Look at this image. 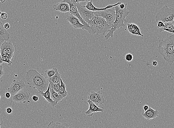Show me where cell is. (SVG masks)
Listing matches in <instances>:
<instances>
[{
  "label": "cell",
  "mask_w": 174,
  "mask_h": 128,
  "mask_svg": "<svg viewBox=\"0 0 174 128\" xmlns=\"http://www.w3.org/2000/svg\"><path fill=\"white\" fill-rule=\"evenodd\" d=\"M5 96L6 98L9 99L11 96V93L8 91L6 92Z\"/></svg>",
  "instance_id": "cell-34"
},
{
  "label": "cell",
  "mask_w": 174,
  "mask_h": 128,
  "mask_svg": "<svg viewBox=\"0 0 174 128\" xmlns=\"http://www.w3.org/2000/svg\"><path fill=\"white\" fill-rule=\"evenodd\" d=\"M58 71V69L56 68H53L50 70H46L45 71V75L48 79H50Z\"/></svg>",
  "instance_id": "cell-26"
},
{
  "label": "cell",
  "mask_w": 174,
  "mask_h": 128,
  "mask_svg": "<svg viewBox=\"0 0 174 128\" xmlns=\"http://www.w3.org/2000/svg\"><path fill=\"white\" fill-rule=\"evenodd\" d=\"M61 75L58 71L53 76L48 80L49 81H50L53 84H56L61 82Z\"/></svg>",
  "instance_id": "cell-27"
},
{
  "label": "cell",
  "mask_w": 174,
  "mask_h": 128,
  "mask_svg": "<svg viewBox=\"0 0 174 128\" xmlns=\"http://www.w3.org/2000/svg\"><path fill=\"white\" fill-rule=\"evenodd\" d=\"M50 89V85H49L47 90L45 92H40L39 93L41 95L42 97H44L46 99L50 106L55 107L57 104V103L54 101H53L52 98L51 97Z\"/></svg>",
  "instance_id": "cell-17"
},
{
  "label": "cell",
  "mask_w": 174,
  "mask_h": 128,
  "mask_svg": "<svg viewBox=\"0 0 174 128\" xmlns=\"http://www.w3.org/2000/svg\"><path fill=\"white\" fill-rule=\"evenodd\" d=\"M26 79L29 88L37 89L39 92H45L49 86L48 79L34 69H31L27 72Z\"/></svg>",
  "instance_id": "cell-1"
},
{
  "label": "cell",
  "mask_w": 174,
  "mask_h": 128,
  "mask_svg": "<svg viewBox=\"0 0 174 128\" xmlns=\"http://www.w3.org/2000/svg\"><path fill=\"white\" fill-rule=\"evenodd\" d=\"M115 8L116 11L115 21L105 36L106 40H108L110 37H113L115 31L125 25L124 22L130 13V12L127 10V4L124 9L120 8L119 5L116 6Z\"/></svg>",
  "instance_id": "cell-3"
},
{
  "label": "cell",
  "mask_w": 174,
  "mask_h": 128,
  "mask_svg": "<svg viewBox=\"0 0 174 128\" xmlns=\"http://www.w3.org/2000/svg\"><path fill=\"white\" fill-rule=\"evenodd\" d=\"M61 82L58 83V84H53L50 81H49V85H50V88L52 89L54 91L58 93L60 87Z\"/></svg>",
  "instance_id": "cell-28"
},
{
  "label": "cell",
  "mask_w": 174,
  "mask_h": 128,
  "mask_svg": "<svg viewBox=\"0 0 174 128\" xmlns=\"http://www.w3.org/2000/svg\"><path fill=\"white\" fill-rule=\"evenodd\" d=\"M9 40L4 41L1 44L0 47V53L1 56L7 55V48L8 46Z\"/></svg>",
  "instance_id": "cell-25"
},
{
  "label": "cell",
  "mask_w": 174,
  "mask_h": 128,
  "mask_svg": "<svg viewBox=\"0 0 174 128\" xmlns=\"http://www.w3.org/2000/svg\"><path fill=\"white\" fill-rule=\"evenodd\" d=\"M50 96L53 101L58 104V102L61 101L64 99V97L59 93L54 91L52 89L50 88Z\"/></svg>",
  "instance_id": "cell-21"
},
{
  "label": "cell",
  "mask_w": 174,
  "mask_h": 128,
  "mask_svg": "<svg viewBox=\"0 0 174 128\" xmlns=\"http://www.w3.org/2000/svg\"><path fill=\"white\" fill-rule=\"evenodd\" d=\"M0 16H1V19L3 20L7 19V17H8L7 13L5 12L1 13Z\"/></svg>",
  "instance_id": "cell-32"
},
{
  "label": "cell",
  "mask_w": 174,
  "mask_h": 128,
  "mask_svg": "<svg viewBox=\"0 0 174 128\" xmlns=\"http://www.w3.org/2000/svg\"><path fill=\"white\" fill-rule=\"evenodd\" d=\"M158 50L163 59L171 66L174 63V35L160 40Z\"/></svg>",
  "instance_id": "cell-2"
},
{
  "label": "cell",
  "mask_w": 174,
  "mask_h": 128,
  "mask_svg": "<svg viewBox=\"0 0 174 128\" xmlns=\"http://www.w3.org/2000/svg\"><path fill=\"white\" fill-rule=\"evenodd\" d=\"M1 58H2V56H1V53H0V65H1V64H2L4 63L2 60H1Z\"/></svg>",
  "instance_id": "cell-43"
},
{
  "label": "cell",
  "mask_w": 174,
  "mask_h": 128,
  "mask_svg": "<svg viewBox=\"0 0 174 128\" xmlns=\"http://www.w3.org/2000/svg\"><path fill=\"white\" fill-rule=\"evenodd\" d=\"M15 50V48L13 44L11 41H9L7 48V55L10 57L11 60L14 57Z\"/></svg>",
  "instance_id": "cell-23"
},
{
  "label": "cell",
  "mask_w": 174,
  "mask_h": 128,
  "mask_svg": "<svg viewBox=\"0 0 174 128\" xmlns=\"http://www.w3.org/2000/svg\"><path fill=\"white\" fill-rule=\"evenodd\" d=\"M94 15L103 18L111 28L115 20L116 11L115 7L103 11L94 12Z\"/></svg>",
  "instance_id": "cell-6"
},
{
  "label": "cell",
  "mask_w": 174,
  "mask_h": 128,
  "mask_svg": "<svg viewBox=\"0 0 174 128\" xmlns=\"http://www.w3.org/2000/svg\"><path fill=\"white\" fill-rule=\"evenodd\" d=\"M26 85L24 81L20 80H15L7 89V91L11 93V95L13 96L19 92L25 89Z\"/></svg>",
  "instance_id": "cell-9"
},
{
  "label": "cell",
  "mask_w": 174,
  "mask_h": 128,
  "mask_svg": "<svg viewBox=\"0 0 174 128\" xmlns=\"http://www.w3.org/2000/svg\"><path fill=\"white\" fill-rule=\"evenodd\" d=\"M53 8L54 10L62 13L69 12L70 7L68 3L62 1L56 4H53Z\"/></svg>",
  "instance_id": "cell-15"
},
{
  "label": "cell",
  "mask_w": 174,
  "mask_h": 128,
  "mask_svg": "<svg viewBox=\"0 0 174 128\" xmlns=\"http://www.w3.org/2000/svg\"><path fill=\"white\" fill-rule=\"evenodd\" d=\"M93 0H91V1H87L86 4V5L85 7L86 8L88 9L91 10L93 12H96V11H103V10H105L107 9H110L113 7H116V6L119 5L120 4H121V2H118L116 4H112V5H108L106 6V7H103V8H97V7H94V4H93Z\"/></svg>",
  "instance_id": "cell-14"
},
{
  "label": "cell",
  "mask_w": 174,
  "mask_h": 128,
  "mask_svg": "<svg viewBox=\"0 0 174 128\" xmlns=\"http://www.w3.org/2000/svg\"><path fill=\"white\" fill-rule=\"evenodd\" d=\"M88 100L94 102L97 106L99 105H103L105 101L101 92L92 91L89 93L88 96Z\"/></svg>",
  "instance_id": "cell-10"
},
{
  "label": "cell",
  "mask_w": 174,
  "mask_h": 128,
  "mask_svg": "<svg viewBox=\"0 0 174 128\" xmlns=\"http://www.w3.org/2000/svg\"><path fill=\"white\" fill-rule=\"evenodd\" d=\"M7 1V0H0V1H1V4H4Z\"/></svg>",
  "instance_id": "cell-44"
},
{
  "label": "cell",
  "mask_w": 174,
  "mask_h": 128,
  "mask_svg": "<svg viewBox=\"0 0 174 128\" xmlns=\"http://www.w3.org/2000/svg\"><path fill=\"white\" fill-rule=\"evenodd\" d=\"M63 1L68 3L70 7L69 12L70 14L77 17L80 20L81 23L84 25V27L82 29L88 31L90 28V25L85 22L80 16L78 11L77 7H76V3L75 1V0H63Z\"/></svg>",
  "instance_id": "cell-7"
},
{
  "label": "cell",
  "mask_w": 174,
  "mask_h": 128,
  "mask_svg": "<svg viewBox=\"0 0 174 128\" xmlns=\"http://www.w3.org/2000/svg\"><path fill=\"white\" fill-rule=\"evenodd\" d=\"M157 64H158V63H157L156 61H153L152 64L153 66H154V67L156 66L157 65Z\"/></svg>",
  "instance_id": "cell-42"
},
{
  "label": "cell",
  "mask_w": 174,
  "mask_h": 128,
  "mask_svg": "<svg viewBox=\"0 0 174 128\" xmlns=\"http://www.w3.org/2000/svg\"><path fill=\"white\" fill-rule=\"evenodd\" d=\"M69 125L67 123H61L58 122H55L54 121L50 122L48 125V128H65L69 127Z\"/></svg>",
  "instance_id": "cell-22"
},
{
  "label": "cell",
  "mask_w": 174,
  "mask_h": 128,
  "mask_svg": "<svg viewBox=\"0 0 174 128\" xmlns=\"http://www.w3.org/2000/svg\"><path fill=\"white\" fill-rule=\"evenodd\" d=\"M87 102L89 105V108L85 112V114L88 116H92L94 113L104 111V108L99 107L91 100H88Z\"/></svg>",
  "instance_id": "cell-12"
},
{
  "label": "cell",
  "mask_w": 174,
  "mask_h": 128,
  "mask_svg": "<svg viewBox=\"0 0 174 128\" xmlns=\"http://www.w3.org/2000/svg\"><path fill=\"white\" fill-rule=\"evenodd\" d=\"M58 93L64 97H66L67 95V90H66V84L63 82L61 78V84H60V87Z\"/></svg>",
  "instance_id": "cell-24"
},
{
  "label": "cell",
  "mask_w": 174,
  "mask_h": 128,
  "mask_svg": "<svg viewBox=\"0 0 174 128\" xmlns=\"http://www.w3.org/2000/svg\"><path fill=\"white\" fill-rule=\"evenodd\" d=\"M149 107L148 105H145L143 106V109L144 111H147L148 109H149Z\"/></svg>",
  "instance_id": "cell-41"
},
{
  "label": "cell",
  "mask_w": 174,
  "mask_h": 128,
  "mask_svg": "<svg viewBox=\"0 0 174 128\" xmlns=\"http://www.w3.org/2000/svg\"><path fill=\"white\" fill-rule=\"evenodd\" d=\"M10 37V34L4 28L2 22L0 21V40L2 41L9 40Z\"/></svg>",
  "instance_id": "cell-18"
},
{
  "label": "cell",
  "mask_w": 174,
  "mask_h": 128,
  "mask_svg": "<svg viewBox=\"0 0 174 128\" xmlns=\"http://www.w3.org/2000/svg\"><path fill=\"white\" fill-rule=\"evenodd\" d=\"M31 95V93L23 90L13 95L12 99L14 102L17 103H25L29 100Z\"/></svg>",
  "instance_id": "cell-11"
},
{
  "label": "cell",
  "mask_w": 174,
  "mask_h": 128,
  "mask_svg": "<svg viewBox=\"0 0 174 128\" xmlns=\"http://www.w3.org/2000/svg\"><path fill=\"white\" fill-rule=\"evenodd\" d=\"M156 22H172L174 19V9L164 6L158 10L155 16Z\"/></svg>",
  "instance_id": "cell-5"
},
{
  "label": "cell",
  "mask_w": 174,
  "mask_h": 128,
  "mask_svg": "<svg viewBox=\"0 0 174 128\" xmlns=\"http://www.w3.org/2000/svg\"><path fill=\"white\" fill-rule=\"evenodd\" d=\"M1 96H0V100H1Z\"/></svg>",
  "instance_id": "cell-47"
},
{
  "label": "cell",
  "mask_w": 174,
  "mask_h": 128,
  "mask_svg": "<svg viewBox=\"0 0 174 128\" xmlns=\"http://www.w3.org/2000/svg\"><path fill=\"white\" fill-rule=\"evenodd\" d=\"M172 23H173V25H174V19L173 20V22H172Z\"/></svg>",
  "instance_id": "cell-46"
},
{
  "label": "cell",
  "mask_w": 174,
  "mask_h": 128,
  "mask_svg": "<svg viewBox=\"0 0 174 128\" xmlns=\"http://www.w3.org/2000/svg\"><path fill=\"white\" fill-rule=\"evenodd\" d=\"M4 71L2 66L0 65V78L4 75Z\"/></svg>",
  "instance_id": "cell-33"
},
{
  "label": "cell",
  "mask_w": 174,
  "mask_h": 128,
  "mask_svg": "<svg viewBox=\"0 0 174 128\" xmlns=\"http://www.w3.org/2000/svg\"><path fill=\"white\" fill-rule=\"evenodd\" d=\"M67 22L69 23L73 28L76 29H83V27H84V25L81 23L80 20L77 17L70 13L67 15Z\"/></svg>",
  "instance_id": "cell-13"
},
{
  "label": "cell",
  "mask_w": 174,
  "mask_h": 128,
  "mask_svg": "<svg viewBox=\"0 0 174 128\" xmlns=\"http://www.w3.org/2000/svg\"><path fill=\"white\" fill-rule=\"evenodd\" d=\"M3 123H4V121H3L2 117H1V114H0V128L1 127V126H2Z\"/></svg>",
  "instance_id": "cell-40"
},
{
  "label": "cell",
  "mask_w": 174,
  "mask_h": 128,
  "mask_svg": "<svg viewBox=\"0 0 174 128\" xmlns=\"http://www.w3.org/2000/svg\"><path fill=\"white\" fill-rule=\"evenodd\" d=\"M127 4H119V7L121 9H124L125 8L126 5Z\"/></svg>",
  "instance_id": "cell-38"
},
{
  "label": "cell",
  "mask_w": 174,
  "mask_h": 128,
  "mask_svg": "<svg viewBox=\"0 0 174 128\" xmlns=\"http://www.w3.org/2000/svg\"><path fill=\"white\" fill-rule=\"evenodd\" d=\"M159 114V111L157 110H154L151 107H149L147 111L145 112L142 113V115L147 120H149L152 119H155L158 116Z\"/></svg>",
  "instance_id": "cell-16"
},
{
  "label": "cell",
  "mask_w": 174,
  "mask_h": 128,
  "mask_svg": "<svg viewBox=\"0 0 174 128\" xmlns=\"http://www.w3.org/2000/svg\"><path fill=\"white\" fill-rule=\"evenodd\" d=\"M4 28H5V29L6 30H8L10 29V24H9V23H5L4 24Z\"/></svg>",
  "instance_id": "cell-36"
},
{
  "label": "cell",
  "mask_w": 174,
  "mask_h": 128,
  "mask_svg": "<svg viewBox=\"0 0 174 128\" xmlns=\"http://www.w3.org/2000/svg\"><path fill=\"white\" fill-rule=\"evenodd\" d=\"M12 109L11 108H8L6 109V112H7L8 114H11L12 113Z\"/></svg>",
  "instance_id": "cell-37"
},
{
  "label": "cell",
  "mask_w": 174,
  "mask_h": 128,
  "mask_svg": "<svg viewBox=\"0 0 174 128\" xmlns=\"http://www.w3.org/2000/svg\"><path fill=\"white\" fill-rule=\"evenodd\" d=\"M31 98H32V100L34 102H37L39 100V97L38 96L36 95H34L32 96Z\"/></svg>",
  "instance_id": "cell-35"
},
{
  "label": "cell",
  "mask_w": 174,
  "mask_h": 128,
  "mask_svg": "<svg viewBox=\"0 0 174 128\" xmlns=\"http://www.w3.org/2000/svg\"><path fill=\"white\" fill-rule=\"evenodd\" d=\"M76 7L82 18L88 24L91 20L95 16L94 12L88 9L85 6L82 5L80 3H76Z\"/></svg>",
  "instance_id": "cell-8"
},
{
  "label": "cell",
  "mask_w": 174,
  "mask_h": 128,
  "mask_svg": "<svg viewBox=\"0 0 174 128\" xmlns=\"http://www.w3.org/2000/svg\"><path fill=\"white\" fill-rule=\"evenodd\" d=\"M165 26L163 28H159L160 32L167 31L174 34V25L172 22H168L164 23Z\"/></svg>",
  "instance_id": "cell-20"
},
{
  "label": "cell",
  "mask_w": 174,
  "mask_h": 128,
  "mask_svg": "<svg viewBox=\"0 0 174 128\" xmlns=\"http://www.w3.org/2000/svg\"><path fill=\"white\" fill-rule=\"evenodd\" d=\"M88 25L90 28L88 32L90 34H101L104 35L108 32L111 27L103 18L94 16L90 21Z\"/></svg>",
  "instance_id": "cell-4"
},
{
  "label": "cell",
  "mask_w": 174,
  "mask_h": 128,
  "mask_svg": "<svg viewBox=\"0 0 174 128\" xmlns=\"http://www.w3.org/2000/svg\"><path fill=\"white\" fill-rule=\"evenodd\" d=\"M125 58L126 61H127L131 62L133 60V55L131 54H127L126 55Z\"/></svg>",
  "instance_id": "cell-30"
},
{
  "label": "cell",
  "mask_w": 174,
  "mask_h": 128,
  "mask_svg": "<svg viewBox=\"0 0 174 128\" xmlns=\"http://www.w3.org/2000/svg\"><path fill=\"white\" fill-rule=\"evenodd\" d=\"M165 26L164 23L161 21H159L157 22V28H163Z\"/></svg>",
  "instance_id": "cell-31"
},
{
  "label": "cell",
  "mask_w": 174,
  "mask_h": 128,
  "mask_svg": "<svg viewBox=\"0 0 174 128\" xmlns=\"http://www.w3.org/2000/svg\"><path fill=\"white\" fill-rule=\"evenodd\" d=\"M88 0H75L76 3H80L88 1Z\"/></svg>",
  "instance_id": "cell-39"
},
{
  "label": "cell",
  "mask_w": 174,
  "mask_h": 128,
  "mask_svg": "<svg viewBox=\"0 0 174 128\" xmlns=\"http://www.w3.org/2000/svg\"><path fill=\"white\" fill-rule=\"evenodd\" d=\"M1 60H2L3 62L7 63L9 66H11L12 64V62L10 61L11 60H10V57L7 55L2 56V58H1Z\"/></svg>",
  "instance_id": "cell-29"
},
{
  "label": "cell",
  "mask_w": 174,
  "mask_h": 128,
  "mask_svg": "<svg viewBox=\"0 0 174 128\" xmlns=\"http://www.w3.org/2000/svg\"><path fill=\"white\" fill-rule=\"evenodd\" d=\"M1 13H2L1 12V10H0V16H1Z\"/></svg>",
  "instance_id": "cell-45"
},
{
  "label": "cell",
  "mask_w": 174,
  "mask_h": 128,
  "mask_svg": "<svg viewBox=\"0 0 174 128\" xmlns=\"http://www.w3.org/2000/svg\"><path fill=\"white\" fill-rule=\"evenodd\" d=\"M127 28L130 33L134 35L140 36L143 37L144 36L140 32V29L136 25L134 24H127Z\"/></svg>",
  "instance_id": "cell-19"
}]
</instances>
